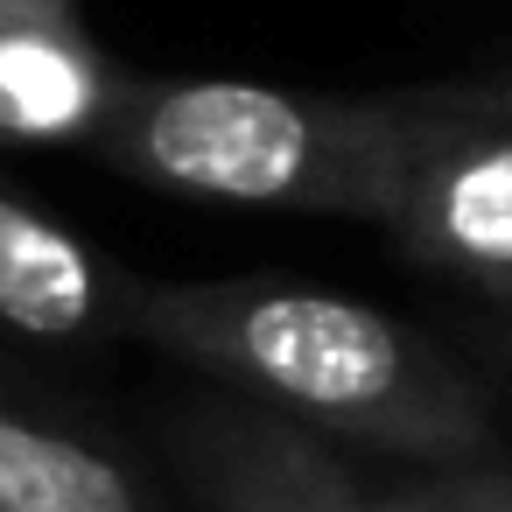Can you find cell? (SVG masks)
<instances>
[{"mask_svg": "<svg viewBox=\"0 0 512 512\" xmlns=\"http://www.w3.org/2000/svg\"><path fill=\"white\" fill-rule=\"evenodd\" d=\"M127 337L197 365L218 393L274 407L344 449L400 470L498 456V428L470 372L414 323L288 274L127 281Z\"/></svg>", "mask_w": 512, "mask_h": 512, "instance_id": "1", "label": "cell"}, {"mask_svg": "<svg viewBox=\"0 0 512 512\" xmlns=\"http://www.w3.org/2000/svg\"><path fill=\"white\" fill-rule=\"evenodd\" d=\"M106 169L148 190L316 211L372 225L379 92H281L246 78H120L113 113L85 141Z\"/></svg>", "mask_w": 512, "mask_h": 512, "instance_id": "2", "label": "cell"}, {"mask_svg": "<svg viewBox=\"0 0 512 512\" xmlns=\"http://www.w3.org/2000/svg\"><path fill=\"white\" fill-rule=\"evenodd\" d=\"M372 225L442 288L512 295V85L505 71L379 92Z\"/></svg>", "mask_w": 512, "mask_h": 512, "instance_id": "3", "label": "cell"}, {"mask_svg": "<svg viewBox=\"0 0 512 512\" xmlns=\"http://www.w3.org/2000/svg\"><path fill=\"white\" fill-rule=\"evenodd\" d=\"M190 512H428L421 477L372 484L344 442L253 407L239 393H197L162 421Z\"/></svg>", "mask_w": 512, "mask_h": 512, "instance_id": "4", "label": "cell"}, {"mask_svg": "<svg viewBox=\"0 0 512 512\" xmlns=\"http://www.w3.org/2000/svg\"><path fill=\"white\" fill-rule=\"evenodd\" d=\"M127 267L92 253L78 225L50 218L29 190L0 176V337L43 351H92L127 330Z\"/></svg>", "mask_w": 512, "mask_h": 512, "instance_id": "5", "label": "cell"}, {"mask_svg": "<svg viewBox=\"0 0 512 512\" xmlns=\"http://www.w3.org/2000/svg\"><path fill=\"white\" fill-rule=\"evenodd\" d=\"M120 78L78 22V0L0 8V148H85Z\"/></svg>", "mask_w": 512, "mask_h": 512, "instance_id": "6", "label": "cell"}, {"mask_svg": "<svg viewBox=\"0 0 512 512\" xmlns=\"http://www.w3.org/2000/svg\"><path fill=\"white\" fill-rule=\"evenodd\" d=\"M0 512H169L162 491L57 400L0 372Z\"/></svg>", "mask_w": 512, "mask_h": 512, "instance_id": "7", "label": "cell"}, {"mask_svg": "<svg viewBox=\"0 0 512 512\" xmlns=\"http://www.w3.org/2000/svg\"><path fill=\"white\" fill-rule=\"evenodd\" d=\"M428 512H512V477L505 456H477V463H442V470H414Z\"/></svg>", "mask_w": 512, "mask_h": 512, "instance_id": "8", "label": "cell"}, {"mask_svg": "<svg viewBox=\"0 0 512 512\" xmlns=\"http://www.w3.org/2000/svg\"><path fill=\"white\" fill-rule=\"evenodd\" d=\"M0 8H43V0H0Z\"/></svg>", "mask_w": 512, "mask_h": 512, "instance_id": "9", "label": "cell"}]
</instances>
